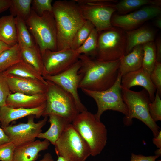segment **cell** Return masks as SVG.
Returning <instances> with one entry per match:
<instances>
[{
	"label": "cell",
	"instance_id": "20",
	"mask_svg": "<svg viewBox=\"0 0 161 161\" xmlns=\"http://www.w3.org/2000/svg\"><path fill=\"white\" fill-rule=\"evenodd\" d=\"M125 32L126 48L125 55L130 52L136 46L153 41L156 35L154 30L145 26Z\"/></svg>",
	"mask_w": 161,
	"mask_h": 161
},
{
	"label": "cell",
	"instance_id": "8",
	"mask_svg": "<svg viewBox=\"0 0 161 161\" xmlns=\"http://www.w3.org/2000/svg\"><path fill=\"white\" fill-rule=\"evenodd\" d=\"M126 48L125 31L112 27L99 33L95 58L107 62L118 60L125 55Z\"/></svg>",
	"mask_w": 161,
	"mask_h": 161
},
{
	"label": "cell",
	"instance_id": "44",
	"mask_svg": "<svg viewBox=\"0 0 161 161\" xmlns=\"http://www.w3.org/2000/svg\"><path fill=\"white\" fill-rule=\"evenodd\" d=\"M38 161H54V160L51 154L47 153L44 154L42 159Z\"/></svg>",
	"mask_w": 161,
	"mask_h": 161
},
{
	"label": "cell",
	"instance_id": "43",
	"mask_svg": "<svg viewBox=\"0 0 161 161\" xmlns=\"http://www.w3.org/2000/svg\"><path fill=\"white\" fill-rule=\"evenodd\" d=\"M11 47L0 41V55L5 51L10 48Z\"/></svg>",
	"mask_w": 161,
	"mask_h": 161
},
{
	"label": "cell",
	"instance_id": "34",
	"mask_svg": "<svg viewBox=\"0 0 161 161\" xmlns=\"http://www.w3.org/2000/svg\"><path fill=\"white\" fill-rule=\"evenodd\" d=\"M52 0H32L31 8L40 16L46 11L52 13Z\"/></svg>",
	"mask_w": 161,
	"mask_h": 161
},
{
	"label": "cell",
	"instance_id": "45",
	"mask_svg": "<svg viewBox=\"0 0 161 161\" xmlns=\"http://www.w3.org/2000/svg\"><path fill=\"white\" fill-rule=\"evenodd\" d=\"M155 25L160 29L161 28V18L159 17L155 20Z\"/></svg>",
	"mask_w": 161,
	"mask_h": 161
},
{
	"label": "cell",
	"instance_id": "12",
	"mask_svg": "<svg viewBox=\"0 0 161 161\" xmlns=\"http://www.w3.org/2000/svg\"><path fill=\"white\" fill-rule=\"evenodd\" d=\"M48 116H45L37 123L34 121V115L28 116L26 123L9 125L2 128L11 142L16 147L35 141L42 132V128L46 124Z\"/></svg>",
	"mask_w": 161,
	"mask_h": 161
},
{
	"label": "cell",
	"instance_id": "25",
	"mask_svg": "<svg viewBox=\"0 0 161 161\" xmlns=\"http://www.w3.org/2000/svg\"><path fill=\"white\" fill-rule=\"evenodd\" d=\"M21 47L23 61L32 66L43 75L44 72L43 61L41 54L38 45L36 44L32 47Z\"/></svg>",
	"mask_w": 161,
	"mask_h": 161
},
{
	"label": "cell",
	"instance_id": "39",
	"mask_svg": "<svg viewBox=\"0 0 161 161\" xmlns=\"http://www.w3.org/2000/svg\"><path fill=\"white\" fill-rule=\"evenodd\" d=\"M155 44L156 50V61L161 62V40L160 38H157Z\"/></svg>",
	"mask_w": 161,
	"mask_h": 161
},
{
	"label": "cell",
	"instance_id": "21",
	"mask_svg": "<svg viewBox=\"0 0 161 161\" xmlns=\"http://www.w3.org/2000/svg\"><path fill=\"white\" fill-rule=\"evenodd\" d=\"M143 55L142 45L136 46L120 59L119 72L122 76L142 67Z\"/></svg>",
	"mask_w": 161,
	"mask_h": 161
},
{
	"label": "cell",
	"instance_id": "6",
	"mask_svg": "<svg viewBox=\"0 0 161 161\" xmlns=\"http://www.w3.org/2000/svg\"><path fill=\"white\" fill-rule=\"evenodd\" d=\"M46 105L42 116L50 114L61 117L72 123L79 113L72 95L55 83L46 80Z\"/></svg>",
	"mask_w": 161,
	"mask_h": 161
},
{
	"label": "cell",
	"instance_id": "30",
	"mask_svg": "<svg viewBox=\"0 0 161 161\" xmlns=\"http://www.w3.org/2000/svg\"><path fill=\"white\" fill-rule=\"evenodd\" d=\"M32 0H11L9 8L10 14L25 21L29 17L31 10Z\"/></svg>",
	"mask_w": 161,
	"mask_h": 161
},
{
	"label": "cell",
	"instance_id": "33",
	"mask_svg": "<svg viewBox=\"0 0 161 161\" xmlns=\"http://www.w3.org/2000/svg\"><path fill=\"white\" fill-rule=\"evenodd\" d=\"M148 109L150 116L154 122L161 120V100L157 92L154 100L149 104Z\"/></svg>",
	"mask_w": 161,
	"mask_h": 161
},
{
	"label": "cell",
	"instance_id": "1",
	"mask_svg": "<svg viewBox=\"0 0 161 161\" xmlns=\"http://www.w3.org/2000/svg\"><path fill=\"white\" fill-rule=\"evenodd\" d=\"M81 66L78 73L82 77L78 88L95 91L105 90L111 87L119 74L120 59L103 61L80 55Z\"/></svg>",
	"mask_w": 161,
	"mask_h": 161
},
{
	"label": "cell",
	"instance_id": "13",
	"mask_svg": "<svg viewBox=\"0 0 161 161\" xmlns=\"http://www.w3.org/2000/svg\"><path fill=\"white\" fill-rule=\"evenodd\" d=\"M43 76L54 75L64 71L78 60L80 55L71 49L57 51L47 50L41 55Z\"/></svg>",
	"mask_w": 161,
	"mask_h": 161
},
{
	"label": "cell",
	"instance_id": "42",
	"mask_svg": "<svg viewBox=\"0 0 161 161\" xmlns=\"http://www.w3.org/2000/svg\"><path fill=\"white\" fill-rule=\"evenodd\" d=\"M153 143L158 148H161V131H160L157 136L154 137L152 139Z\"/></svg>",
	"mask_w": 161,
	"mask_h": 161
},
{
	"label": "cell",
	"instance_id": "19",
	"mask_svg": "<svg viewBox=\"0 0 161 161\" xmlns=\"http://www.w3.org/2000/svg\"><path fill=\"white\" fill-rule=\"evenodd\" d=\"M45 94L27 95L16 93H10L6 100V106L13 108L32 109L46 103Z\"/></svg>",
	"mask_w": 161,
	"mask_h": 161
},
{
	"label": "cell",
	"instance_id": "18",
	"mask_svg": "<svg viewBox=\"0 0 161 161\" xmlns=\"http://www.w3.org/2000/svg\"><path fill=\"white\" fill-rule=\"evenodd\" d=\"M50 144V142L46 140H38L16 146L13 161H35L39 153L47 149Z\"/></svg>",
	"mask_w": 161,
	"mask_h": 161
},
{
	"label": "cell",
	"instance_id": "7",
	"mask_svg": "<svg viewBox=\"0 0 161 161\" xmlns=\"http://www.w3.org/2000/svg\"><path fill=\"white\" fill-rule=\"evenodd\" d=\"M54 146L57 156L68 161H85L91 155L88 145L71 123L67 125Z\"/></svg>",
	"mask_w": 161,
	"mask_h": 161
},
{
	"label": "cell",
	"instance_id": "41",
	"mask_svg": "<svg viewBox=\"0 0 161 161\" xmlns=\"http://www.w3.org/2000/svg\"><path fill=\"white\" fill-rule=\"evenodd\" d=\"M10 141L9 137L6 134L3 129L0 126V145Z\"/></svg>",
	"mask_w": 161,
	"mask_h": 161
},
{
	"label": "cell",
	"instance_id": "32",
	"mask_svg": "<svg viewBox=\"0 0 161 161\" xmlns=\"http://www.w3.org/2000/svg\"><path fill=\"white\" fill-rule=\"evenodd\" d=\"M95 28L90 21L86 20L75 34L71 49L75 50L79 48L87 38L92 30Z\"/></svg>",
	"mask_w": 161,
	"mask_h": 161
},
{
	"label": "cell",
	"instance_id": "11",
	"mask_svg": "<svg viewBox=\"0 0 161 161\" xmlns=\"http://www.w3.org/2000/svg\"><path fill=\"white\" fill-rule=\"evenodd\" d=\"M80 66V61L78 59L69 68L60 74L43 76L45 80L55 83L70 94L74 100L79 113L87 110L82 103L78 92L82 77V75L78 73Z\"/></svg>",
	"mask_w": 161,
	"mask_h": 161
},
{
	"label": "cell",
	"instance_id": "35",
	"mask_svg": "<svg viewBox=\"0 0 161 161\" xmlns=\"http://www.w3.org/2000/svg\"><path fill=\"white\" fill-rule=\"evenodd\" d=\"M16 147L11 141L0 145V161H13Z\"/></svg>",
	"mask_w": 161,
	"mask_h": 161
},
{
	"label": "cell",
	"instance_id": "3",
	"mask_svg": "<svg viewBox=\"0 0 161 161\" xmlns=\"http://www.w3.org/2000/svg\"><path fill=\"white\" fill-rule=\"evenodd\" d=\"M71 123L88 145L91 155L100 154L107 142V131L104 124L87 110L79 113Z\"/></svg>",
	"mask_w": 161,
	"mask_h": 161
},
{
	"label": "cell",
	"instance_id": "36",
	"mask_svg": "<svg viewBox=\"0 0 161 161\" xmlns=\"http://www.w3.org/2000/svg\"><path fill=\"white\" fill-rule=\"evenodd\" d=\"M150 79L157 89L159 95H161V63L156 61L154 69L150 74Z\"/></svg>",
	"mask_w": 161,
	"mask_h": 161
},
{
	"label": "cell",
	"instance_id": "27",
	"mask_svg": "<svg viewBox=\"0 0 161 161\" xmlns=\"http://www.w3.org/2000/svg\"><path fill=\"white\" fill-rule=\"evenodd\" d=\"M161 1L158 0H123L114 4L116 11L124 15L143 6H160Z\"/></svg>",
	"mask_w": 161,
	"mask_h": 161
},
{
	"label": "cell",
	"instance_id": "38",
	"mask_svg": "<svg viewBox=\"0 0 161 161\" xmlns=\"http://www.w3.org/2000/svg\"><path fill=\"white\" fill-rule=\"evenodd\" d=\"M159 157L157 155L145 156L142 154H131L130 161H156Z\"/></svg>",
	"mask_w": 161,
	"mask_h": 161
},
{
	"label": "cell",
	"instance_id": "15",
	"mask_svg": "<svg viewBox=\"0 0 161 161\" xmlns=\"http://www.w3.org/2000/svg\"><path fill=\"white\" fill-rule=\"evenodd\" d=\"M4 75L11 93L27 95L46 93L47 85L39 80L12 75Z\"/></svg>",
	"mask_w": 161,
	"mask_h": 161
},
{
	"label": "cell",
	"instance_id": "24",
	"mask_svg": "<svg viewBox=\"0 0 161 161\" xmlns=\"http://www.w3.org/2000/svg\"><path fill=\"white\" fill-rule=\"evenodd\" d=\"M3 73L4 75H12L36 79L47 84V81L42 75L32 66L24 61L14 65Z\"/></svg>",
	"mask_w": 161,
	"mask_h": 161
},
{
	"label": "cell",
	"instance_id": "46",
	"mask_svg": "<svg viewBox=\"0 0 161 161\" xmlns=\"http://www.w3.org/2000/svg\"><path fill=\"white\" fill-rule=\"evenodd\" d=\"M155 155L158 156L159 157L161 155V148H158L155 151Z\"/></svg>",
	"mask_w": 161,
	"mask_h": 161
},
{
	"label": "cell",
	"instance_id": "16",
	"mask_svg": "<svg viewBox=\"0 0 161 161\" xmlns=\"http://www.w3.org/2000/svg\"><path fill=\"white\" fill-rule=\"evenodd\" d=\"M121 86L130 89L135 86L143 87L148 92L151 102L154 99L157 89L150 78V74L142 67L122 76Z\"/></svg>",
	"mask_w": 161,
	"mask_h": 161
},
{
	"label": "cell",
	"instance_id": "5",
	"mask_svg": "<svg viewBox=\"0 0 161 161\" xmlns=\"http://www.w3.org/2000/svg\"><path fill=\"white\" fill-rule=\"evenodd\" d=\"M121 91L123 100L128 111V115L123 118L124 125H131L132 119L136 118L149 128L154 137L157 136L160 131L159 127L150 116L148 106L151 101L146 90L144 89L136 92L121 87Z\"/></svg>",
	"mask_w": 161,
	"mask_h": 161
},
{
	"label": "cell",
	"instance_id": "22",
	"mask_svg": "<svg viewBox=\"0 0 161 161\" xmlns=\"http://www.w3.org/2000/svg\"><path fill=\"white\" fill-rule=\"evenodd\" d=\"M48 116V121L50 124L49 128L45 132L41 133L37 138L46 140L54 145L65 128L70 123L58 115L51 114Z\"/></svg>",
	"mask_w": 161,
	"mask_h": 161
},
{
	"label": "cell",
	"instance_id": "4",
	"mask_svg": "<svg viewBox=\"0 0 161 161\" xmlns=\"http://www.w3.org/2000/svg\"><path fill=\"white\" fill-rule=\"evenodd\" d=\"M25 21L41 55L47 50L58 51L57 29L52 12L46 11L40 16L31 8Z\"/></svg>",
	"mask_w": 161,
	"mask_h": 161
},
{
	"label": "cell",
	"instance_id": "9",
	"mask_svg": "<svg viewBox=\"0 0 161 161\" xmlns=\"http://www.w3.org/2000/svg\"><path fill=\"white\" fill-rule=\"evenodd\" d=\"M83 17L92 23L99 33L113 26L111 18L116 11L113 3L117 1L106 0H75Z\"/></svg>",
	"mask_w": 161,
	"mask_h": 161
},
{
	"label": "cell",
	"instance_id": "14",
	"mask_svg": "<svg viewBox=\"0 0 161 161\" xmlns=\"http://www.w3.org/2000/svg\"><path fill=\"white\" fill-rule=\"evenodd\" d=\"M161 13L160 6L147 5L142 8L124 15L112 16L111 23L112 26L129 31L137 28L144 22L160 15Z\"/></svg>",
	"mask_w": 161,
	"mask_h": 161
},
{
	"label": "cell",
	"instance_id": "40",
	"mask_svg": "<svg viewBox=\"0 0 161 161\" xmlns=\"http://www.w3.org/2000/svg\"><path fill=\"white\" fill-rule=\"evenodd\" d=\"M11 0H0V13L9 9Z\"/></svg>",
	"mask_w": 161,
	"mask_h": 161
},
{
	"label": "cell",
	"instance_id": "26",
	"mask_svg": "<svg viewBox=\"0 0 161 161\" xmlns=\"http://www.w3.org/2000/svg\"><path fill=\"white\" fill-rule=\"evenodd\" d=\"M21 47L17 43L0 55V72H3L14 65L23 61Z\"/></svg>",
	"mask_w": 161,
	"mask_h": 161
},
{
	"label": "cell",
	"instance_id": "10",
	"mask_svg": "<svg viewBox=\"0 0 161 161\" xmlns=\"http://www.w3.org/2000/svg\"><path fill=\"white\" fill-rule=\"evenodd\" d=\"M121 77L119 72L114 83L105 90L95 91L81 89L84 93L95 101L97 110L95 115L98 120H100L101 115L104 112L108 110L120 112L124 114L125 116L128 115V110L121 94Z\"/></svg>",
	"mask_w": 161,
	"mask_h": 161
},
{
	"label": "cell",
	"instance_id": "31",
	"mask_svg": "<svg viewBox=\"0 0 161 161\" xmlns=\"http://www.w3.org/2000/svg\"><path fill=\"white\" fill-rule=\"evenodd\" d=\"M143 55L142 67L149 74L152 71L156 61L155 44L151 42L142 45Z\"/></svg>",
	"mask_w": 161,
	"mask_h": 161
},
{
	"label": "cell",
	"instance_id": "17",
	"mask_svg": "<svg viewBox=\"0 0 161 161\" xmlns=\"http://www.w3.org/2000/svg\"><path fill=\"white\" fill-rule=\"evenodd\" d=\"M46 105V102L37 107L26 109L13 108L5 106L0 108V123L3 128L10 123L17 120L30 115H34L36 118L42 116Z\"/></svg>",
	"mask_w": 161,
	"mask_h": 161
},
{
	"label": "cell",
	"instance_id": "29",
	"mask_svg": "<svg viewBox=\"0 0 161 161\" xmlns=\"http://www.w3.org/2000/svg\"><path fill=\"white\" fill-rule=\"evenodd\" d=\"M99 33L94 28L84 43L75 50L79 55L83 54L95 58L97 49L98 39Z\"/></svg>",
	"mask_w": 161,
	"mask_h": 161
},
{
	"label": "cell",
	"instance_id": "48",
	"mask_svg": "<svg viewBox=\"0 0 161 161\" xmlns=\"http://www.w3.org/2000/svg\"><path fill=\"white\" fill-rule=\"evenodd\" d=\"M158 161H161V160H158Z\"/></svg>",
	"mask_w": 161,
	"mask_h": 161
},
{
	"label": "cell",
	"instance_id": "47",
	"mask_svg": "<svg viewBox=\"0 0 161 161\" xmlns=\"http://www.w3.org/2000/svg\"><path fill=\"white\" fill-rule=\"evenodd\" d=\"M57 161H68L63 157L61 156H58Z\"/></svg>",
	"mask_w": 161,
	"mask_h": 161
},
{
	"label": "cell",
	"instance_id": "28",
	"mask_svg": "<svg viewBox=\"0 0 161 161\" xmlns=\"http://www.w3.org/2000/svg\"><path fill=\"white\" fill-rule=\"evenodd\" d=\"M17 43L21 47H30L35 44V40L28 29L25 21L16 17Z\"/></svg>",
	"mask_w": 161,
	"mask_h": 161
},
{
	"label": "cell",
	"instance_id": "37",
	"mask_svg": "<svg viewBox=\"0 0 161 161\" xmlns=\"http://www.w3.org/2000/svg\"><path fill=\"white\" fill-rule=\"evenodd\" d=\"M10 93L3 72H0V108L6 105V100Z\"/></svg>",
	"mask_w": 161,
	"mask_h": 161
},
{
	"label": "cell",
	"instance_id": "23",
	"mask_svg": "<svg viewBox=\"0 0 161 161\" xmlns=\"http://www.w3.org/2000/svg\"><path fill=\"white\" fill-rule=\"evenodd\" d=\"M0 41L11 47L17 43L15 18L11 14L0 17Z\"/></svg>",
	"mask_w": 161,
	"mask_h": 161
},
{
	"label": "cell",
	"instance_id": "2",
	"mask_svg": "<svg viewBox=\"0 0 161 161\" xmlns=\"http://www.w3.org/2000/svg\"><path fill=\"white\" fill-rule=\"evenodd\" d=\"M57 29L58 50L71 49L74 37L86 20L75 0H58L52 4Z\"/></svg>",
	"mask_w": 161,
	"mask_h": 161
}]
</instances>
